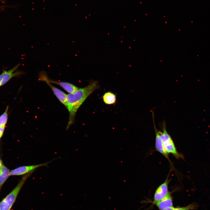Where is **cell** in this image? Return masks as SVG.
Masks as SVG:
<instances>
[{"instance_id": "6da1fadb", "label": "cell", "mask_w": 210, "mask_h": 210, "mask_svg": "<svg viewBox=\"0 0 210 210\" xmlns=\"http://www.w3.org/2000/svg\"><path fill=\"white\" fill-rule=\"evenodd\" d=\"M99 88L98 81L92 80L87 86L67 94L65 106L69 112V118L66 130L74 123L76 113L80 106L91 94Z\"/></svg>"}, {"instance_id": "7a4b0ae2", "label": "cell", "mask_w": 210, "mask_h": 210, "mask_svg": "<svg viewBox=\"0 0 210 210\" xmlns=\"http://www.w3.org/2000/svg\"><path fill=\"white\" fill-rule=\"evenodd\" d=\"M34 172L23 175L16 186L0 202V210H10L22 186Z\"/></svg>"}, {"instance_id": "3957f363", "label": "cell", "mask_w": 210, "mask_h": 210, "mask_svg": "<svg viewBox=\"0 0 210 210\" xmlns=\"http://www.w3.org/2000/svg\"><path fill=\"white\" fill-rule=\"evenodd\" d=\"M162 128L163 132L158 130V133L167 152L172 154L177 159L183 158L182 155L177 150L173 140L167 132L165 122L163 123Z\"/></svg>"}, {"instance_id": "277c9868", "label": "cell", "mask_w": 210, "mask_h": 210, "mask_svg": "<svg viewBox=\"0 0 210 210\" xmlns=\"http://www.w3.org/2000/svg\"><path fill=\"white\" fill-rule=\"evenodd\" d=\"M50 162L51 161H50L39 164L19 167L10 171V176L24 175L32 171H34L39 167L47 166Z\"/></svg>"}, {"instance_id": "5b68a950", "label": "cell", "mask_w": 210, "mask_h": 210, "mask_svg": "<svg viewBox=\"0 0 210 210\" xmlns=\"http://www.w3.org/2000/svg\"><path fill=\"white\" fill-rule=\"evenodd\" d=\"M170 181L168 176L165 181L157 188L154 195L153 204L162 200L171 193L169 191L168 188Z\"/></svg>"}, {"instance_id": "8992f818", "label": "cell", "mask_w": 210, "mask_h": 210, "mask_svg": "<svg viewBox=\"0 0 210 210\" xmlns=\"http://www.w3.org/2000/svg\"><path fill=\"white\" fill-rule=\"evenodd\" d=\"M20 65V64H18L8 71L3 70L0 74V87L5 84L13 78L21 74V71H16Z\"/></svg>"}, {"instance_id": "52a82bcc", "label": "cell", "mask_w": 210, "mask_h": 210, "mask_svg": "<svg viewBox=\"0 0 210 210\" xmlns=\"http://www.w3.org/2000/svg\"><path fill=\"white\" fill-rule=\"evenodd\" d=\"M40 75L43 77L50 83L59 85L69 93L75 92L80 88L69 83L62 81H57L50 80L48 78L46 74H45L44 72L40 73Z\"/></svg>"}, {"instance_id": "ba28073f", "label": "cell", "mask_w": 210, "mask_h": 210, "mask_svg": "<svg viewBox=\"0 0 210 210\" xmlns=\"http://www.w3.org/2000/svg\"><path fill=\"white\" fill-rule=\"evenodd\" d=\"M153 122L155 134V148L156 150L169 159V154L164 148L158 130L156 128L154 121V114L152 112Z\"/></svg>"}, {"instance_id": "9c48e42d", "label": "cell", "mask_w": 210, "mask_h": 210, "mask_svg": "<svg viewBox=\"0 0 210 210\" xmlns=\"http://www.w3.org/2000/svg\"><path fill=\"white\" fill-rule=\"evenodd\" d=\"M39 77L41 80L45 81L46 83L60 101L64 105H65L67 94L60 89L54 86L42 76L39 75Z\"/></svg>"}, {"instance_id": "30bf717a", "label": "cell", "mask_w": 210, "mask_h": 210, "mask_svg": "<svg viewBox=\"0 0 210 210\" xmlns=\"http://www.w3.org/2000/svg\"><path fill=\"white\" fill-rule=\"evenodd\" d=\"M153 204H155L160 210H164L173 206V199L171 193L162 200Z\"/></svg>"}, {"instance_id": "8fae6325", "label": "cell", "mask_w": 210, "mask_h": 210, "mask_svg": "<svg viewBox=\"0 0 210 210\" xmlns=\"http://www.w3.org/2000/svg\"><path fill=\"white\" fill-rule=\"evenodd\" d=\"M9 176V169L3 164L0 167V193L2 187Z\"/></svg>"}, {"instance_id": "7c38bea8", "label": "cell", "mask_w": 210, "mask_h": 210, "mask_svg": "<svg viewBox=\"0 0 210 210\" xmlns=\"http://www.w3.org/2000/svg\"><path fill=\"white\" fill-rule=\"evenodd\" d=\"M102 98L103 102L106 104H114L116 103V95L111 92H105L103 95Z\"/></svg>"}, {"instance_id": "4fadbf2b", "label": "cell", "mask_w": 210, "mask_h": 210, "mask_svg": "<svg viewBox=\"0 0 210 210\" xmlns=\"http://www.w3.org/2000/svg\"><path fill=\"white\" fill-rule=\"evenodd\" d=\"M198 206L196 203H193L185 206L174 207L173 206L167 208L164 210H190L196 209Z\"/></svg>"}, {"instance_id": "5bb4252c", "label": "cell", "mask_w": 210, "mask_h": 210, "mask_svg": "<svg viewBox=\"0 0 210 210\" xmlns=\"http://www.w3.org/2000/svg\"><path fill=\"white\" fill-rule=\"evenodd\" d=\"M8 106L4 112L0 116V126H6L8 120Z\"/></svg>"}, {"instance_id": "9a60e30c", "label": "cell", "mask_w": 210, "mask_h": 210, "mask_svg": "<svg viewBox=\"0 0 210 210\" xmlns=\"http://www.w3.org/2000/svg\"><path fill=\"white\" fill-rule=\"evenodd\" d=\"M6 126H0V139L2 137L5 131Z\"/></svg>"}, {"instance_id": "2e32d148", "label": "cell", "mask_w": 210, "mask_h": 210, "mask_svg": "<svg viewBox=\"0 0 210 210\" xmlns=\"http://www.w3.org/2000/svg\"><path fill=\"white\" fill-rule=\"evenodd\" d=\"M3 164L2 160L1 159H0V167H1V166Z\"/></svg>"}]
</instances>
